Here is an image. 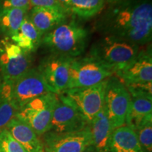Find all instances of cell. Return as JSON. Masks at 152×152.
Returning <instances> with one entry per match:
<instances>
[{
    "mask_svg": "<svg viewBox=\"0 0 152 152\" xmlns=\"http://www.w3.org/2000/svg\"><path fill=\"white\" fill-rule=\"evenodd\" d=\"M143 152H152V121L135 130Z\"/></svg>",
    "mask_w": 152,
    "mask_h": 152,
    "instance_id": "obj_24",
    "label": "cell"
},
{
    "mask_svg": "<svg viewBox=\"0 0 152 152\" xmlns=\"http://www.w3.org/2000/svg\"><path fill=\"white\" fill-rule=\"evenodd\" d=\"M106 83V79L93 86L68 89L58 95L73 106L90 124L104 106Z\"/></svg>",
    "mask_w": 152,
    "mask_h": 152,
    "instance_id": "obj_4",
    "label": "cell"
},
{
    "mask_svg": "<svg viewBox=\"0 0 152 152\" xmlns=\"http://www.w3.org/2000/svg\"><path fill=\"white\" fill-rule=\"evenodd\" d=\"M5 129L20 144L26 152H44L41 137L24 121L15 117Z\"/></svg>",
    "mask_w": 152,
    "mask_h": 152,
    "instance_id": "obj_15",
    "label": "cell"
},
{
    "mask_svg": "<svg viewBox=\"0 0 152 152\" xmlns=\"http://www.w3.org/2000/svg\"><path fill=\"white\" fill-rule=\"evenodd\" d=\"M124 85L152 83L151 47L140 50L135 58L121 71L114 74Z\"/></svg>",
    "mask_w": 152,
    "mask_h": 152,
    "instance_id": "obj_14",
    "label": "cell"
},
{
    "mask_svg": "<svg viewBox=\"0 0 152 152\" xmlns=\"http://www.w3.org/2000/svg\"><path fill=\"white\" fill-rule=\"evenodd\" d=\"M109 152H143L135 131L124 125L114 129L109 143Z\"/></svg>",
    "mask_w": 152,
    "mask_h": 152,
    "instance_id": "obj_18",
    "label": "cell"
},
{
    "mask_svg": "<svg viewBox=\"0 0 152 152\" xmlns=\"http://www.w3.org/2000/svg\"><path fill=\"white\" fill-rule=\"evenodd\" d=\"M83 152H99V151L95 149L92 145H90L84 150V151Z\"/></svg>",
    "mask_w": 152,
    "mask_h": 152,
    "instance_id": "obj_28",
    "label": "cell"
},
{
    "mask_svg": "<svg viewBox=\"0 0 152 152\" xmlns=\"http://www.w3.org/2000/svg\"><path fill=\"white\" fill-rule=\"evenodd\" d=\"M44 152H83L92 145L89 125L79 132L56 134L47 132L41 137Z\"/></svg>",
    "mask_w": 152,
    "mask_h": 152,
    "instance_id": "obj_13",
    "label": "cell"
},
{
    "mask_svg": "<svg viewBox=\"0 0 152 152\" xmlns=\"http://www.w3.org/2000/svg\"><path fill=\"white\" fill-rule=\"evenodd\" d=\"M30 8L44 7V8L55 9L64 11L61 7L58 0H30Z\"/></svg>",
    "mask_w": 152,
    "mask_h": 152,
    "instance_id": "obj_26",
    "label": "cell"
},
{
    "mask_svg": "<svg viewBox=\"0 0 152 152\" xmlns=\"http://www.w3.org/2000/svg\"><path fill=\"white\" fill-rule=\"evenodd\" d=\"M121 1V0H104L105 3L109 4H115L116 2H118V1Z\"/></svg>",
    "mask_w": 152,
    "mask_h": 152,
    "instance_id": "obj_29",
    "label": "cell"
},
{
    "mask_svg": "<svg viewBox=\"0 0 152 152\" xmlns=\"http://www.w3.org/2000/svg\"><path fill=\"white\" fill-rule=\"evenodd\" d=\"M2 82H3V80H2V77H1V73H0V87H1V84H2Z\"/></svg>",
    "mask_w": 152,
    "mask_h": 152,
    "instance_id": "obj_30",
    "label": "cell"
},
{
    "mask_svg": "<svg viewBox=\"0 0 152 152\" xmlns=\"http://www.w3.org/2000/svg\"><path fill=\"white\" fill-rule=\"evenodd\" d=\"M95 28L103 35L113 36L139 46L151 42V0H121L110 7L96 20Z\"/></svg>",
    "mask_w": 152,
    "mask_h": 152,
    "instance_id": "obj_1",
    "label": "cell"
},
{
    "mask_svg": "<svg viewBox=\"0 0 152 152\" xmlns=\"http://www.w3.org/2000/svg\"><path fill=\"white\" fill-rule=\"evenodd\" d=\"M139 52L137 45L121 38L104 35L93 43L88 56L115 74L126 67Z\"/></svg>",
    "mask_w": 152,
    "mask_h": 152,
    "instance_id": "obj_3",
    "label": "cell"
},
{
    "mask_svg": "<svg viewBox=\"0 0 152 152\" xmlns=\"http://www.w3.org/2000/svg\"><path fill=\"white\" fill-rule=\"evenodd\" d=\"M9 84L10 98L17 111L30 101L52 92L37 68H32Z\"/></svg>",
    "mask_w": 152,
    "mask_h": 152,
    "instance_id": "obj_6",
    "label": "cell"
},
{
    "mask_svg": "<svg viewBox=\"0 0 152 152\" xmlns=\"http://www.w3.org/2000/svg\"><path fill=\"white\" fill-rule=\"evenodd\" d=\"M17 112L10 98L9 82L3 81L0 87V130L7 128Z\"/></svg>",
    "mask_w": 152,
    "mask_h": 152,
    "instance_id": "obj_21",
    "label": "cell"
},
{
    "mask_svg": "<svg viewBox=\"0 0 152 152\" xmlns=\"http://www.w3.org/2000/svg\"><path fill=\"white\" fill-rule=\"evenodd\" d=\"M113 75V73L88 55L75 57L72 58L70 64L68 89L93 86Z\"/></svg>",
    "mask_w": 152,
    "mask_h": 152,
    "instance_id": "obj_9",
    "label": "cell"
},
{
    "mask_svg": "<svg viewBox=\"0 0 152 152\" xmlns=\"http://www.w3.org/2000/svg\"><path fill=\"white\" fill-rule=\"evenodd\" d=\"M104 5V0H71L69 12L80 18L88 19L99 14Z\"/></svg>",
    "mask_w": 152,
    "mask_h": 152,
    "instance_id": "obj_20",
    "label": "cell"
},
{
    "mask_svg": "<svg viewBox=\"0 0 152 152\" xmlns=\"http://www.w3.org/2000/svg\"><path fill=\"white\" fill-rule=\"evenodd\" d=\"M125 86L130 95L125 125L135 131L152 121V83Z\"/></svg>",
    "mask_w": 152,
    "mask_h": 152,
    "instance_id": "obj_7",
    "label": "cell"
},
{
    "mask_svg": "<svg viewBox=\"0 0 152 152\" xmlns=\"http://www.w3.org/2000/svg\"><path fill=\"white\" fill-rule=\"evenodd\" d=\"M72 58L51 53L44 57L39 63L37 70L54 94H60L68 89Z\"/></svg>",
    "mask_w": 152,
    "mask_h": 152,
    "instance_id": "obj_11",
    "label": "cell"
},
{
    "mask_svg": "<svg viewBox=\"0 0 152 152\" xmlns=\"http://www.w3.org/2000/svg\"><path fill=\"white\" fill-rule=\"evenodd\" d=\"M18 31L21 33L25 37L30 39L37 49L42 45V35L35 27L33 23L30 21L28 15L27 14L23 20V23L19 28Z\"/></svg>",
    "mask_w": 152,
    "mask_h": 152,
    "instance_id": "obj_22",
    "label": "cell"
},
{
    "mask_svg": "<svg viewBox=\"0 0 152 152\" xmlns=\"http://www.w3.org/2000/svg\"><path fill=\"white\" fill-rule=\"evenodd\" d=\"M92 145L99 152H109V143L113 128L105 107L95 115L89 124Z\"/></svg>",
    "mask_w": 152,
    "mask_h": 152,
    "instance_id": "obj_17",
    "label": "cell"
},
{
    "mask_svg": "<svg viewBox=\"0 0 152 152\" xmlns=\"http://www.w3.org/2000/svg\"><path fill=\"white\" fill-rule=\"evenodd\" d=\"M130 102V95L118 77L111 75L106 79L104 107L114 129L125 124Z\"/></svg>",
    "mask_w": 152,
    "mask_h": 152,
    "instance_id": "obj_10",
    "label": "cell"
},
{
    "mask_svg": "<svg viewBox=\"0 0 152 152\" xmlns=\"http://www.w3.org/2000/svg\"><path fill=\"white\" fill-rule=\"evenodd\" d=\"M0 152H26L18 142L11 136L8 130H0Z\"/></svg>",
    "mask_w": 152,
    "mask_h": 152,
    "instance_id": "obj_23",
    "label": "cell"
},
{
    "mask_svg": "<svg viewBox=\"0 0 152 152\" xmlns=\"http://www.w3.org/2000/svg\"><path fill=\"white\" fill-rule=\"evenodd\" d=\"M31 53L25 52L10 38L0 40V73L3 81H13L32 68Z\"/></svg>",
    "mask_w": 152,
    "mask_h": 152,
    "instance_id": "obj_8",
    "label": "cell"
},
{
    "mask_svg": "<svg viewBox=\"0 0 152 152\" xmlns=\"http://www.w3.org/2000/svg\"><path fill=\"white\" fill-rule=\"evenodd\" d=\"M28 15L30 21L43 36L65 22L68 14L58 9L32 7Z\"/></svg>",
    "mask_w": 152,
    "mask_h": 152,
    "instance_id": "obj_16",
    "label": "cell"
},
{
    "mask_svg": "<svg viewBox=\"0 0 152 152\" xmlns=\"http://www.w3.org/2000/svg\"><path fill=\"white\" fill-rule=\"evenodd\" d=\"M58 99L53 92L30 101L17 112L16 117L26 123L39 137L48 132L52 113Z\"/></svg>",
    "mask_w": 152,
    "mask_h": 152,
    "instance_id": "obj_5",
    "label": "cell"
},
{
    "mask_svg": "<svg viewBox=\"0 0 152 152\" xmlns=\"http://www.w3.org/2000/svg\"><path fill=\"white\" fill-rule=\"evenodd\" d=\"M89 39L86 28L74 20L60 24L42 36V45L52 54L75 58L85 52Z\"/></svg>",
    "mask_w": 152,
    "mask_h": 152,
    "instance_id": "obj_2",
    "label": "cell"
},
{
    "mask_svg": "<svg viewBox=\"0 0 152 152\" xmlns=\"http://www.w3.org/2000/svg\"><path fill=\"white\" fill-rule=\"evenodd\" d=\"M0 9H20L29 11L30 0H0Z\"/></svg>",
    "mask_w": 152,
    "mask_h": 152,
    "instance_id": "obj_25",
    "label": "cell"
},
{
    "mask_svg": "<svg viewBox=\"0 0 152 152\" xmlns=\"http://www.w3.org/2000/svg\"><path fill=\"white\" fill-rule=\"evenodd\" d=\"M59 1L61 7L63 9L66 14H69V7H70V2H71V0H58Z\"/></svg>",
    "mask_w": 152,
    "mask_h": 152,
    "instance_id": "obj_27",
    "label": "cell"
},
{
    "mask_svg": "<svg viewBox=\"0 0 152 152\" xmlns=\"http://www.w3.org/2000/svg\"><path fill=\"white\" fill-rule=\"evenodd\" d=\"M88 125L83 115L73 106L58 95L48 132L56 134L72 133L83 130Z\"/></svg>",
    "mask_w": 152,
    "mask_h": 152,
    "instance_id": "obj_12",
    "label": "cell"
},
{
    "mask_svg": "<svg viewBox=\"0 0 152 152\" xmlns=\"http://www.w3.org/2000/svg\"><path fill=\"white\" fill-rule=\"evenodd\" d=\"M28 13L20 9H0V35L9 38L14 35Z\"/></svg>",
    "mask_w": 152,
    "mask_h": 152,
    "instance_id": "obj_19",
    "label": "cell"
}]
</instances>
